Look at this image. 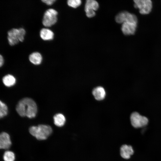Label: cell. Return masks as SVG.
<instances>
[{"label": "cell", "mask_w": 161, "mask_h": 161, "mask_svg": "<svg viewBox=\"0 0 161 161\" xmlns=\"http://www.w3.org/2000/svg\"><path fill=\"white\" fill-rule=\"evenodd\" d=\"M16 109L21 116H27L30 118L35 117L37 112L36 103L32 99L29 98H25L19 101Z\"/></svg>", "instance_id": "obj_1"}, {"label": "cell", "mask_w": 161, "mask_h": 161, "mask_svg": "<svg viewBox=\"0 0 161 161\" xmlns=\"http://www.w3.org/2000/svg\"><path fill=\"white\" fill-rule=\"evenodd\" d=\"M30 134L39 140H46L52 133L51 127L48 125L40 124L37 126H32L29 129Z\"/></svg>", "instance_id": "obj_2"}, {"label": "cell", "mask_w": 161, "mask_h": 161, "mask_svg": "<svg viewBox=\"0 0 161 161\" xmlns=\"http://www.w3.org/2000/svg\"><path fill=\"white\" fill-rule=\"evenodd\" d=\"M25 33V30L22 28H13L7 32L9 44L13 46L17 44L19 41H23Z\"/></svg>", "instance_id": "obj_3"}, {"label": "cell", "mask_w": 161, "mask_h": 161, "mask_svg": "<svg viewBox=\"0 0 161 161\" xmlns=\"http://www.w3.org/2000/svg\"><path fill=\"white\" fill-rule=\"evenodd\" d=\"M58 12L55 10L50 8L44 13L42 20V24L46 27H50L55 24L57 21Z\"/></svg>", "instance_id": "obj_4"}, {"label": "cell", "mask_w": 161, "mask_h": 161, "mask_svg": "<svg viewBox=\"0 0 161 161\" xmlns=\"http://www.w3.org/2000/svg\"><path fill=\"white\" fill-rule=\"evenodd\" d=\"M134 7L139 9L140 14H147L151 12L152 3L151 0H134Z\"/></svg>", "instance_id": "obj_5"}, {"label": "cell", "mask_w": 161, "mask_h": 161, "mask_svg": "<svg viewBox=\"0 0 161 161\" xmlns=\"http://www.w3.org/2000/svg\"><path fill=\"white\" fill-rule=\"evenodd\" d=\"M130 119L132 126L136 128L143 127L148 123V119L146 117L141 115L137 112L131 114Z\"/></svg>", "instance_id": "obj_6"}, {"label": "cell", "mask_w": 161, "mask_h": 161, "mask_svg": "<svg viewBox=\"0 0 161 161\" xmlns=\"http://www.w3.org/2000/svg\"><path fill=\"white\" fill-rule=\"evenodd\" d=\"M116 21L119 24H123L126 22H131L137 23V18L134 14L126 11L120 12L115 17Z\"/></svg>", "instance_id": "obj_7"}, {"label": "cell", "mask_w": 161, "mask_h": 161, "mask_svg": "<svg viewBox=\"0 0 161 161\" xmlns=\"http://www.w3.org/2000/svg\"><path fill=\"white\" fill-rule=\"evenodd\" d=\"M137 23L126 22L122 24L121 30L123 33L126 35H133L135 32Z\"/></svg>", "instance_id": "obj_8"}, {"label": "cell", "mask_w": 161, "mask_h": 161, "mask_svg": "<svg viewBox=\"0 0 161 161\" xmlns=\"http://www.w3.org/2000/svg\"><path fill=\"white\" fill-rule=\"evenodd\" d=\"M12 143L9 134L3 132L0 135V148L1 149H7L11 145Z\"/></svg>", "instance_id": "obj_9"}, {"label": "cell", "mask_w": 161, "mask_h": 161, "mask_svg": "<svg viewBox=\"0 0 161 161\" xmlns=\"http://www.w3.org/2000/svg\"><path fill=\"white\" fill-rule=\"evenodd\" d=\"M120 154L121 157L125 159L130 158L131 156L134 153V150L132 146L130 145H123L120 148Z\"/></svg>", "instance_id": "obj_10"}, {"label": "cell", "mask_w": 161, "mask_h": 161, "mask_svg": "<svg viewBox=\"0 0 161 161\" xmlns=\"http://www.w3.org/2000/svg\"><path fill=\"white\" fill-rule=\"evenodd\" d=\"M92 94L95 99L98 100L103 99L106 95L105 89L103 87L100 86L94 88L92 91Z\"/></svg>", "instance_id": "obj_11"}, {"label": "cell", "mask_w": 161, "mask_h": 161, "mask_svg": "<svg viewBox=\"0 0 161 161\" xmlns=\"http://www.w3.org/2000/svg\"><path fill=\"white\" fill-rule=\"evenodd\" d=\"M41 38L44 41H50L53 39L54 34L50 30L45 28L42 29L40 32Z\"/></svg>", "instance_id": "obj_12"}, {"label": "cell", "mask_w": 161, "mask_h": 161, "mask_svg": "<svg viewBox=\"0 0 161 161\" xmlns=\"http://www.w3.org/2000/svg\"><path fill=\"white\" fill-rule=\"evenodd\" d=\"M29 58L30 61L35 65L40 64L42 60L41 54L38 52H34L32 53L29 56Z\"/></svg>", "instance_id": "obj_13"}, {"label": "cell", "mask_w": 161, "mask_h": 161, "mask_svg": "<svg viewBox=\"0 0 161 161\" xmlns=\"http://www.w3.org/2000/svg\"><path fill=\"white\" fill-rule=\"evenodd\" d=\"M53 118L54 124L58 127L63 126L66 122V118L61 113L55 114Z\"/></svg>", "instance_id": "obj_14"}, {"label": "cell", "mask_w": 161, "mask_h": 161, "mask_svg": "<svg viewBox=\"0 0 161 161\" xmlns=\"http://www.w3.org/2000/svg\"><path fill=\"white\" fill-rule=\"evenodd\" d=\"M99 5L96 1L88 0L86 1L85 6V11L88 10L96 11L98 8Z\"/></svg>", "instance_id": "obj_15"}, {"label": "cell", "mask_w": 161, "mask_h": 161, "mask_svg": "<svg viewBox=\"0 0 161 161\" xmlns=\"http://www.w3.org/2000/svg\"><path fill=\"white\" fill-rule=\"evenodd\" d=\"M3 82L4 85L7 87L13 86L16 83V79L12 75L8 74L3 77Z\"/></svg>", "instance_id": "obj_16"}, {"label": "cell", "mask_w": 161, "mask_h": 161, "mask_svg": "<svg viewBox=\"0 0 161 161\" xmlns=\"http://www.w3.org/2000/svg\"><path fill=\"white\" fill-rule=\"evenodd\" d=\"M3 159L4 161H14L15 159V154L11 151H6L3 154Z\"/></svg>", "instance_id": "obj_17"}, {"label": "cell", "mask_w": 161, "mask_h": 161, "mask_svg": "<svg viewBox=\"0 0 161 161\" xmlns=\"http://www.w3.org/2000/svg\"><path fill=\"white\" fill-rule=\"evenodd\" d=\"M0 104V117L1 118L7 114L8 110L7 105L1 101Z\"/></svg>", "instance_id": "obj_18"}, {"label": "cell", "mask_w": 161, "mask_h": 161, "mask_svg": "<svg viewBox=\"0 0 161 161\" xmlns=\"http://www.w3.org/2000/svg\"><path fill=\"white\" fill-rule=\"evenodd\" d=\"M68 5L73 8H76L79 6L81 4L80 0H69L67 1Z\"/></svg>", "instance_id": "obj_19"}, {"label": "cell", "mask_w": 161, "mask_h": 161, "mask_svg": "<svg viewBox=\"0 0 161 161\" xmlns=\"http://www.w3.org/2000/svg\"><path fill=\"white\" fill-rule=\"evenodd\" d=\"M46 4L50 5L52 4L56 1L55 0H42L41 1Z\"/></svg>", "instance_id": "obj_20"}, {"label": "cell", "mask_w": 161, "mask_h": 161, "mask_svg": "<svg viewBox=\"0 0 161 161\" xmlns=\"http://www.w3.org/2000/svg\"><path fill=\"white\" fill-rule=\"evenodd\" d=\"M4 62V59L3 56L0 55V66L1 67L3 64Z\"/></svg>", "instance_id": "obj_21"}]
</instances>
